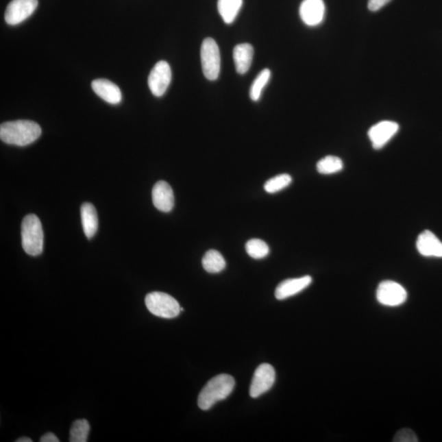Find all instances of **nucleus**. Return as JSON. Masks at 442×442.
Listing matches in <instances>:
<instances>
[{"instance_id":"7","label":"nucleus","mask_w":442,"mask_h":442,"mask_svg":"<svg viewBox=\"0 0 442 442\" xmlns=\"http://www.w3.org/2000/svg\"><path fill=\"white\" fill-rule=\"evenodd\" d=\"M172 73L169 63L160 61L151 69L149 74V86L151 94L156 97H162L165 94L171 82Z\"/></svg>"},{"instance_id":"22","label":"nucleus","mask_w":442,"mask_h":442,"mask_svg":"<svg viewBox=\"0 0 442 442\" xmlns=\"http://www.w3.org/2000/svg\"><path fill=\"white\" fill-rule=\"evenodd\" d=\"M271 71L265 69L260 71L258 77H256L249 92L250 98L252 101L258 102L260 99L264 88L267 86L269 79H271Z\"/></svg>"},{"instance_id":"16","label":"nucleus","mask_w":442,"mask_h":442,"mask_svg":"<svg viewBox=\"0 0 442 442\" xmlns=\"http://www.w3.org/2000/svg\"><path fill=\"white\" fill-rule=\"evenodd\" d=\"M254 49L250 44L243 43L235 46L233 58L236 71L240 75H244L249 71L254 60Z\"/></svg>"},{"instance_id":"2","label":"nucleus","mask_w":442,"mask_h":442,"mask_svg":"<svg viewBox=\"0 0 442 442\" xmlns=\"http://www.w3.org/2000/svg\"><path fill=\"white\" fill-rule=\"evenodd\" d=\"M234 385V378L229 374H219L212 378L206 383L199 395L197 404L200 409L208 410L217 402L228 397L232 393Z\"/></svg>"},{"instance_id":"18","label":"nucleus","mask_w":442,"mask_h":442,"mask_svg":"<svg viewBox=\"0 0 442 442\" xmlns=\"http://www.w3.org/2000/svg\"><path fill=\"white\" fill-rule=\"evenodd\" d=\"M243 5V0H218L217 7L223 21L226 24L234 22Z\"/></svg>"},{"instance_id":"17","label":"nucleus","mask_w":442,"mask_h":442,"mask_svg":"<svg viewBox=\"0 0 442 442\" xmlns=\"http://www.w3.org/2000/svg\"><path fill=\"white\" fill-rule=\"evenodd\" d=\"M84 232L88 239L95 235L99 227L98 214L91 204H84L81 209Z\"/></svg>"},{"instance_id":"3","label":"nucleus","mask_w":442,"mask_h":442,"mask_svg":"<svg viewBox=\"0 0 442 442\" xmlns=\"http://www.w3.org/2000/svg\"><path fill=\"white\" fill-rule=\"evenodd\" d=\"M22 243L24 251L29 256H39L43 251L44 231L40 219L36 214H29L24 218Z\"/></svg>"},{"instance_id":"26","label":"nucleus","mask_w":442,"mask_h":442,"mask_svg":"<svg viewBox=\"0 0 442 442\" xmlns=\"http://www.w3.org/2000/svg\"><path fill=\"white\" fill-rule=\"evenodd\" d=\"M390 1L391 0H369L368 8L370 11L377 12Z\"/></svg>"},{"instance_id":"25","label":"nucleus","mask_w":442,"mask_h":442,"mask_svg":"<svg viewBox=\"0 0 442 442\" xmlns=\"http://www.w3.org/2000/svg\"><path fill=\"white\" fill-rule=\"evenodd\" d=\"M394 442H418V437L410 428H402L399 430L393 439Z\"/></svg>"},{"instance_id":"10","label":"nucleus","mask_w":442,"mask_h":442,"mask_svg":"<svg viewBox=\"0 0 442 442\" xmlns=\"http://www.w3.org/2000/svg\"><path fill=\"white\" fill-rule=\"evenodd\" d=\"M399 128L397 122L391 121H382L373 125L369 130L368 136L373 149H382L395 136Z\"/></svg>"},{"instance_id":"11","label":"nucleus","mask_w":442,"mask_h":442,"mask_svg":"<svg viewBox=\"0 0 442 442\" xmlns=\"http://www.w3.org/2000/svg\"><path fill=\"white\" fill-rule=\"evenodd\" d=\"M302 22L309 27H317L323 22L326 5L323 0H303L300 10Z\"/></svg>"},{"instance_id":"24","label":"nucleus","mask_w":442,"mask_h":442,"mask_svg":"<svg viewBox=\"0 0 442 442\" xmlns=\"http://www.w3.org/2000/svg\"><path fill=\"white\" fill-rule=\"evenodd\" d=\"M292 181V177L288 174L276 175L265 182L264 188L269 193H275L289 186Z\"/></svg>"},{"instance_id":"14","label":"nucleus","mask_w":442,"mask_h":442,"mask_svg":"<svg viewBox=\"0 0 442 442\" xmlns=\"http://www.w3.org/2000/svg\"><path fill=\"white\" fill-rule=\"evenodd\" d=\"M311 283H312V278L310 275L286 280L278 285L275 289V297L278 300H285L302 292L303 290L308 288Z\"/></svg>"},{"instance_id":"15","label":"nucleus","mask_w":442,"mask_h":442,"mask_svg":"<svg viewBox=\"0 0 442 442\" xmlns=\"http://www.w3.org/2000/svg\"><path fill=\"white\" fill-rule=\"evenodd\" d=\"M91 86L95 94L107 103L110 104L121 103V92L116 84L106 79H98L92 82Z\"/></svg>"},{"instance_id":"23","label":"nucleus","mask_w":442,"mask_h":442,"mask_svg":"<svg viewBox=\"0 0 442 442\" xmlns=\"http://www.w3.org/2000/svg\"><path fill=\"white\" fill-rule=\"evenodd\" d=\"M246 251L251 258L254 259H262L267 256L269 248L267 243L262 239H250L246 243Z\"/></svg>"},{"instance_id":"21","label":"nucleus","mask_w":442,"mask_h":442,"mask_svg":"<svg viewBox=\"0 0 442 442\" xmlns=\"http://www.w3.org/2000/svg\"><path fill=\"white\" fill-rule=\"evenodd\" d=\"M90 426L86 419H77L71 425V442H86L90 434Z\"/></svg>"},{"instance_id":"5","label":"nucleus","mask_w":442,"mask_h":442,"mask_svg":"<svg viewBox=\"0 0 442 442\" xmlns=\"http://www.w3.org/2000/svg\"><path fill=\"white\" fill-rule=\"evenodd\" d=\"M201 62L205 77L216 81L221 73V53L212 38H206L201 44Z\"/></svg>"},{"instance_id":"8","label":"nucleus","mask_w":442,"mask_h":442,"mask_svg":"<svg viewBox=\"0 0 442 442\" xmlns=\"http://www.w3.org/2000/svg\"><path fill=\"white\" fill-rule=\"evenodd\" d=\"M37 6L38 0H12L6 8L4 19L8 25L16 26L31 16Z\"/></svg>"},{"instance_id":"9","label":"nucleus","mask_w":442,"mask_h":442,"mask_svg":"<svg viewBox=\"0 0 442 442\" xmlns=\"http://www.w3.org/2000/svg\"><path fill=\"white\" fill-rule=\"evenodd\" d=\"M275 382V370L269 364H262L256 369L250 387V395L258 398L267 393Z\"/></svg>"},{"instance_id":"1","label":"nucleus","mask_w":442,"mask_h":442,"mask_svg":"<svg viewBox=\"0 0 442 442\" xmlns=\"http://www.w3.org/2000/svg\"><path fill=\"white\" fill-rule=\"evenodd\" d=\"M41 133L40 126L32 121H8L0 125V138L11 145H31L40 138Z\"/></svg>"},{"instance_id":"27","label":"nucleus","mask_w":442,"mask_h":442,"mask_svg":"<svg viewBox=\"0 0 442 442\" xmlns=\"http://www.w3.org/2000/svg\"><path fill=\"white\" fill-rule=\"evenodd\" d=\"M40 442H58L59 439L52 432L46 433L43 437H41Z\"/></svg>"},{"instance_id":"6","label":"nucleus","mask_w":442,"mask_h":442,"mask_svg":"<svg viewBox=\"0 0 442 442\" xmlns=\"http://www.w3.org/2000/svg\"><path fill=\"white\" fill-rule=\"evenodd\" d=\"M376 297L378 302L383 306H399L406 302L407 292L405 288L397 282L385 280L378 285Z\"/></svg>"},{"instance_id":"28","label":"nucleus","mask_w":442,"mask_h":442,"mask_svg":"<svg viewBox=\"0 0 442 442\" xmlns=\"http://www.w3.org/2000/svg\"><path fill=\"white\" fill-rule=\"evenodd\" d=\"M16 441H18V442H32V440L31 439H29V437H21V439L16 440Z\"/></svg>"},{"instance_id":"13","label":"nucleus","mask_w":442,"mask_h":442,"mask_svg":"<svg viewBox=\"0 0 442 442\" xmlns=\"http://www.w3.org/2000/svg\"><path fill=\"white\" fill-rule=\"evenodd\" d=\"M417 250L427 258H442V243L430 230H424L419 235Z\"/></svg>"},{"instance_id":"4","label":"nucleus","mask_w":442,"mask_h":442,"mask_svg":"<svg viewBox=\"0 0 442 442\" xmlns=\"http://www.w3.org/2000/svg\"><path fill=\"white\" fill-rule=\"evenodd\" d=\"M145 304L151 314L164 319L175 318L181 312L179 302L165 293L154 292L147 294Z\"/></svg>"},{"instance_id":"19","label":"nucleus","mask_w":442,"mask_h":442,"mask_svg":"<svg viewBox=\"0 0 442 442\" xmlns=\"http://www.w3.org/2000/svg\"><path fill=\"white\" fill-rule=\"evenodd\" d=\"M203 267L206 271L210 273H220L226 267V262L223 256L216 250L206 252L203 258Z\"/></svg>"},{"instance_id":"12","label":"nucleus","mask_w":442,"mask_h":442,"mask_svg":"<svg viewBox=\"0 0 442 442\" xmlns=\"http://www.w3.org/2000/svg\"><path fill=\"white\" fill-rule=\"evenodd\" d=\"M153 203L155 208L162 212H170L174 208L175 196L171 185L166 181H158L154 185L153 192Z\"/></svg>"},{"instance_id":"20","label":"nucleus","mask_w":442,"mask_h":442,"mask_svg":"<svg viewBox=\"0 0 442 442\" xmlns=\"http://www.w3.org/2000/svg\"><path fill=\"white\" fill-rule=\"evenodd\" d=\"M317 168L319 174H335L343 169V162L339 157L326 156V158L319 160Z\"/></svg>"}]
</instances>
